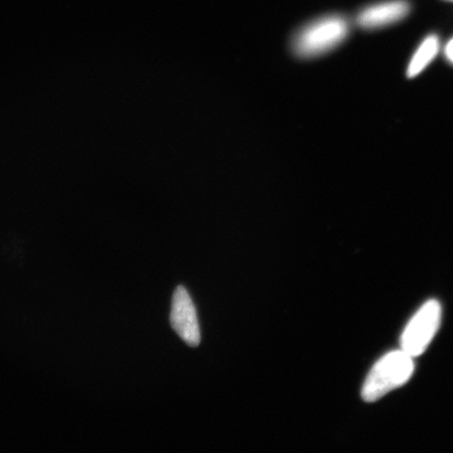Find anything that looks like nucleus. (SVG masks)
<instances>
[{
	"instance_id": "7ed1b4c3",
	"label": "nucleus",
	"mask_w": 453,
	"mask_h": 453,
	"mask_svg": "<svg viewBox=\"0 0 453 453\" xmlns=\"http://www.w3.org/2000/svg\"><path fill=\"white\" fill-rule=\"evenodd\" d=\"M441 309L437 300H429L412 317L401 338V348L415 358L428 348L441 324Z\"/></svg>"
},
{
	"instance_id": "0eeeda50",
	"label": "nucleus",
	"mask_w": 453,
	"mask_h": 453,
	"mask_svg": "<svg viewBox=\"0 0 453 453\" xmlns=\"http://www.w3.org/2000/svg\"><path fill=\"white\" fill-rule=\"evenodd\" d=\"M445 55L447 60L450 61L453 65V39L446 45Z\"/></svg>"
},
{
	"instance_id": "423d86ee",
	"label": "nucleus",
	"mask_w": 453,
	"mask_h": 453,
	"mask_svg": "<svg viewBox=\"0 0 453 453\" xmlns=\"http://www.w3.org/2000/svg\"><path fill=\"white\" fill-rule=\"evenodd\" d=\"M440 49L439 38L435 35L428 36L417 50L415 55L407 67V76L416 77L418 73L426 69L427 65L437 56Z\"/></svg>"
},
{
	"instance_id": "39448f33",
	"label": "nucleus",
	"mask_w": 453,
	"mask_h": 453,
	"mask_svg": "<svg viewBox=\"0 0 453 453\" xmlns=\"http://www.w3.org/2000/svg\"><path fill=\"white\" fill-rule=\"evenodd\" d=\"M410 4L404 0H392L371 5L357 17V22L362 27L377 28L394 24L403 19L410 12Z\"/></svg>"
},
{
	"instance_id": "f03ea898",
	"label": "nucleus",
	"mask_w": 453,
	"mask_h": 453,
	"mask_svg": "<svg viewBox=\"0 0 453 453\" xmlns=\"http://www.w3.org/2000/svg\"><path fill=\"white\" fill-rule=\"evenodd\" d=\"M349 34L348 21L340 16H327L303 28L294 41V50L303 58H314L330 52Z\"/></svg>"
},
{
	"instance_id": "f257e3e1",
	"label": "nucleus",
	"mask_w": 453,
	"mask_h": 453,
	"mask_svg": "<svg viewBox=\"0 0 453 453\" xmlns=\"http://www.w3.org/2000/svg\"><path fill=\"white\" fill-rule=\"evenodd\" d=\"M412 357L403 350H395L385 355L372 368L362 389L366 402L380 400L392 390L409 382L415 370Z\"/></svg>"
},
{
	"instance_id": "20e7f679",
	"label": "nucleus",
	"mask_w": 453,
	"mask_h": 453,
	"mask_svg": "<svg viewBox=\"0 0 453 453\" xmlns=\"http://www.w3.org/2000/svg\"><path fill=\"white\" fill-rule=\"evenodd\" d=\"M170 322L173 330L190 347H197L200 344L201 332L196 307L188 292L182 286L173 294Z\"/></svg>"
}]
</instances>
